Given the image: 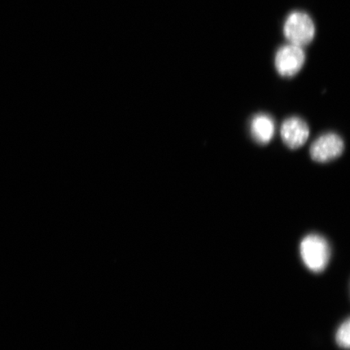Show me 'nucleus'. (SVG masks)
<instances>
[{
  "mask_svg": "<svg viewBox=\"0 0 350 350\" xmlns=\"http://www.w3.org/2000/svg\"><path fill=\"white\" fill-rule=\"evenodd\" d=\"M300 254L304 264L313 272H322L330 258V247L327 241L317 234H310L301 241Z\"/></svg>",
  "mask_w": 350,
  "mask_h": 350,
  "instance_id": "obj_1",
  "label": "nucleus"
},
{
  "mask_svg": "<svg viewBox=\"0 0 350 350\" xmlns=\"http://www.w3.org/2000/svg\"><path fill=\"white\" fill-rule=\"evenodd\" d=\"M316 27L310 16L304 12H294L284 25V35L291 44L303 47L313 41Z\"/></svg>",
  "mask_w": 350,
  "mask_h": 350,
  "instance_id": "obj_2",
  "label": "nucleus"
},
{
  "mask_svg": "<svg viewBox=\"0 0 350 350\" xmlns=\"http://www.w3.org/2000/svg\"><path fill=\"white\" fill-rule=\"evenodd\" d=\"M305 60L303 47L290 43L278 51L275 56V67L280 75L291 77L300 72Z\"/></svg>",
  "mask_w": 350,
  "mask_h": 350,
  "instance_id": "obj_3",
  "label": "nucleus"
},
{
  "mask_svg": "<svg viewBox=\"0 0 350 350\" xmlns=\"http://www.w3.org/2000/svg\"><path fill=\"white\" fill-rule=\"evenodd\" d=\"M343 139L335 133H326L316 139L310 148V154L317 163H328L342 154Z\"/></svg>",
  "mask_w": 350,
  "mask_h": 350,
  "instance_id": "obj_4",
  "label": "nucleus"
},
{
  "mask_svg": "<svg viewBox=\"0 0 350 350\" xmlns=\"http://www.w3.org/2000/svg\"><path fill=\"white\" fill-rule=\"evenodd\" d=\"M282 141L292 150L299 148L308 141L310 129L308 124L299 117L288 118L281 126Z\"/></svg>",
  "mask_w": 350,
  "mask_h": 350,
  "instance_id": "obj_5",
  "label": "nucleus"
},
{
  "mask_svg": "<svg viewBox=\"0 0 350 350\" xmlns=\"http://www.w3.org/2000/svg\"><path fill=\"white\" fill-rule=\"evenodd\" d=\"M250 130L254 141L261 144H268L274 137V120L266 113H259L252 118Z\"/></svg>",
  "mask_w": 350,
  "mask_h": 350,
  "instance_id": "obj_6",
  "label": "nucleus"
},
{
  "mask_svg": "<svg viewBox=\"0 0 350 350\" xmlns=\"http://www.w3.org/2000/svg\"><path fill=\"white\" fill-rule=\"evenodd\" d=\"M350 323L349 319L344 322L342 325L338 328L336 332V342L340 347L344 349H349L350 345Z\"/></svg>",
  "mask_w": 350,
  "mask_h": 350,
  "instance_id": "obj_7",
  "label": "nucleus"
}]
</instances>
